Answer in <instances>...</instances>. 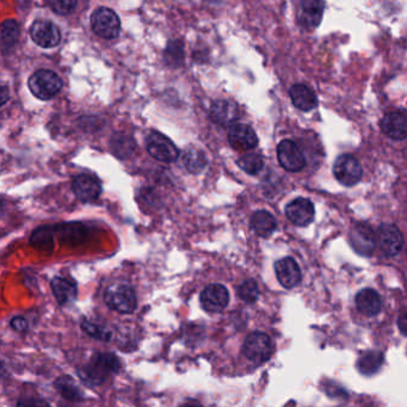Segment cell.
Returning a JSON list of instances; mask_svg holds the SVG:
<instances>
[{
	"mask_svg": "<svg viewBox=\"0 0 407 407\" xmlns=\"http://www.w3.org/2000/svg\"><path fill=\"white\" fill-rule=\"evenodd\" d=\"M30 36L41 48H54L61 41V34L54 23L46 19H39L30 28Z\"/></svg>",
	"mask_w": 407,
	"mask_h": 407,
	"instance_id": "8",
	"label": "cell"
},
{
	"mask_svg": "<svg viewBox=\"0 0 407 407\" xmlns=\"http://www.w3.org/2000/svg\"><path fill=\"white\" fill-rule=\"evenodd\" d=\"M238 295L243 301L253 303L259 298L258 286L253 280L245 281L238 288Z\"/></svg>",
	"mask_w": 407,
	"mask_h": 407,
	"instance_id": "31",
	"label": "cell"
},
{
	"mask_svg": "<svg viewBox=\"0 0 407 407\" xmlns=\"http://www.w3.org/2000/svg\"><path fill=\"white\" fill-rule=\"evenodd\" d=\"M275 273L281 286L287 289L296 287L302 280L301 270L291 257L280 259L275 263Z\"/></svg>",
	"mask_w": 407,
	"mask_h": 407,
	"instance_id": "15",
	"label": "cell"
},
{
	"mask_svg": "<svg viewBox=\"0 0 407 407\" xmlns=\"http://www.w3.org/2000/svg\"><path fill=\"white\" fill-rule=\"evenodd\" d=\"M61 407H73V406H61Z\"/></svg>",
	"mask_w": 407,
	"mask_h": 407,
	"instance_id": "39",
	"label": "cell"
},
{
	"mask_svg": "<svg viewBox=\"0 0 407 407\" xmlns=\"http://www.w3.org/2000/svg\"><path fill=\"white\" fill-rule=\"evenodd\" d=\"M106 305L116 312L131 314L138 306V300L133 288L127 283H116L110 286L104 295Z\"/></svg>",
	"mask_w": 407,
	"mask_h": 407,
	"instance_id": "3",
	"label": "cell"
},
{
	"mask_svg": "<svg viewBox=\"0 0 407 407\" xmlns=\"http://www.w3.org/2000/svg\"><path fill=\"white\" fill-rule=\"evenodd\" d=\"M350 243L362 256H371L376 246V236L371 226L357 223L350 232Z\"/></svg>",
	"mask_w": 407,
	"mask_h": 407,
	"instance_id": "11",
	"label": "cell"
},
{
	"mask_svg": "<svg viewBox=\"0 0 407 407\" xmlns=\"http://www.w3.org/2000/svg\"><path fill=\"white\" fill-rule=\"evenodd\" d=\"M51 289L60 305H67L76 298V286L74 282L65 277H55L51 281Z\"/></svg>",
	"mask_w": 407,
	"mask_h": 407,
	"instance_id": "22",
	"label": "cell"
},
{
	"mask_svg": "<svg viewBox=\"0 0 407 407\" xmlns=\"http://www.w3.org/2000/svg\"><path fill=\"white\" fill-rule=\"evenodd\" d=\"M383 361H385V356L380 351H368L357 362V368L361 374L371 376L380 371Z\"/></svg>",
	"mask_w": 407,
	"mask_h": 407,
	"instance_id": "24",
	"label": "cell"
},
{
	"mask_svg": "<svg viewBox=\"0 0 407 407\" xmlns=\"http://www.w3.org/2000/svg\"><path fill=\"white\" fill-rule=\"evenodd\" d=\"M289 95H291L293 104L301 111H309L318 106V99H316V94L306 85H293L291 91H289Z\"/></svg>",
	"mask_w": 407,
	"mask_h": 407,
	"instance_id": "21",
	"label": "cell"
},
{
	"mask_svg": "<svg viewBox=\"0 0 407 407\" xmlns=\"http://www.w3.org/2000/svg\"><path fill=\"white\" fill-rule=\"evenodd\" d=\"M147 151L154 159L168 164L179 159V149L175 144L158 131H153L147 138Z\"/></svg>",
	"mask_w": 407,
	"mask_h": 407,
	"instance_id": "7",
	"label": "cell"
},
{
	"mask_svg": "<svg viewBox=\"0 0 407 407\" xmlns=\"http://www.w3.org/2000/svg\"><path fill=\"white\" fill-rule=\"evenodd\" d=\"M228 142L233 149L245 152L255 149L258 144V138L248 124H236L229 128Z\"/></svg>",
	"mask_w": 407,
	"mask_h": 407,
	"instance_id": "12",
	"label": "cell"
},
{
	"mask_svg": "<svg viewBox=\"0 0 407 407\" xmlns=\"http://www.w3.org/2000/svg\"><path fill=\"white\" fill-rule=\"evenodd\" d=\"M181 407H202V406H201L200 403H194V401H191V403H184V405H182V406Z\"/></svg>",
	"mask_w": 407,
	"mask_h": 407,
	"instance_id": "37",
	"label": "cell"
},
{
	"mask_svg": "<svg viewBox=\"0 0 407 407\" xmlns=\"http://www.w3.org/2000/svg\"><path fill=\"white\" fill-rule=\"evenodd\" d=\"M55 388L61 394L65 399L73 401V403H78V401H83L84 396L83 392L80 391L79 387L76 385V382L73 381L71 376H60V378L55 381Z\"/></svg>",
	"mask_w": 407,
	"mask_h": 407,
	"instance_id": "25",
	"label": "cell"
},
{
	"mask_svg": "<svg viewBox=\"0 0 407 407\" xmlns=\"http://www.w3.org/2000/svg\"><path fill=\"white\" fill-rule=\"evenodd\" d=\"M243 353L248 361L262 364L269 360L273 353V343L269 336L262 332H253L245 339Z\"/></svg>",
	"mask_w": 407,
	"mask_h": 407,
	"instance_id": "4",
	"label": "cell"
},
{
	"mask_svg": "<svg viewBox=\"0 0 407 407\" xmlns=\"http://www.w3.org/2000/svg\"><path fill=\"white\" fill-rule=\"evenodd\" d=\"M355 301H356L357 309L366 316H378L381 311V298L378 291L371 288H366L358 291Z\"/></svg>",
	"mask_w": 407,
	"mask_h": 407,
	"instance_id": "20",
	"label": "cell"
},
{
	"mask_svg": "<svg viewBox=\"0 0 407 407\" xmlns=\"http://www.w3.org/2000/svg\"><path fill=\"white\" fill-rule=\"evenodd\" d=\"M238 165L248 175H257L264 166V161L262 156H259L257 153H246L238 160Z\"/></svg>",
	"mask_w": 407,
	"mask_h": 407,
	"instance_id": "29",
	"label": "cell"
},
{
	"mask_svg": "<svg viewBox=\"0 0 407 407\" xmlns=\"http://www.w3.org/2000/svg\"><path fill=\"white\" fill-rule=\"evenodd\" d=\"M31 243L37 250L48 251L53 248V233L49 227H40L31 236Z\"/></svg>",
	"mask_w": 407,
	"mask_h": 407,
	"instance_id": "30",
	"label": "cell"
},
{
	"mask_svg": "<svg viewBox=\"0 0 407 407\" xmlns=\"http://www.w3.org/2000/svg\"><path fill=\"white\" fill-rule=\"evenodd\" d=\"M111 149L115 156L121 159H127L135 152L136 145L131 136L124 134L114 135L111 140Z\"/></svg>",
	"mask_w": 407,
	"mask_h": 407,
	"instance_id": "27",
	"label": "cell"
},
{
	"mask_svg": "<svg viewBox=\"0 0 407 407\" xmlns=\"http://www.w3.org/2000/svg\"><path fill=\"white\" fill-rule=\"evenodd\" d=\"M183 163L186 170L193 174H200L207 168L208 160L204 152L195 147H189L183 154Z\"/></svg>",
	"mask_w": 407,
	"mask_h": 407,
	"instance_id": "26",
	"label": "cell"
},
{
	"mask_svg": "<svg viewBox=\"0 0 407 407\" xmlns=\"http://www.w3.org/2000/svg\"><path fill=\"white\" fill-rule=\"evenodd\" d=\"M28 86L35 97L48 101L58 95L62 88V80L56 73L49 69H39L30 76Z\"/></svg>",
	"mask_w": 407,
	"mask_h": 407,
	"instance_id": "2",
	"label": "cell"
},
{
	"mask_svg": "<svg viewBox=\"0 0 407 407\" xmlns=\"http://www.w3.org/2000/svg\"><path fill=\"white\" fill-rule=\"evenodd\" d=\"M48 5L55 14L65 16L69 15L76 9V3L73 0H55V1H49Z\"/></svg>",
	"mask_w": 407,
	"mask_h": 407,
	"instance_id": "33",
	"label": "cell"
},
{
	"mask_svg": "<svg viewBox=\"0 0 407 407\" xmlns=\"http://www.w3.org/2000/svg\"><path fill=\"white\" fill-rule=\"evenodd\" d=\"M209 114H211V120L220 126H229V124L233 126L236 124L234 122L239 119V109L236 103L226 101V99L215 101L211 106Z\"/></svg>",
	"mask_w": 407,
	"mask_h": 407,
	"instance_id": "19",
	"label": "cell"
},
{
	"mask_svg": "<svg viewBox=\"0 0 407 407\" xmlns=\"http://www.w3.org/2000/svg\"><path fill=\"white\" fill-rule=\"evenodd\" d=\"M398 328L403 336H407V312H403L398 319Z\"/></svg>",
	"mask_w": 407,
	"mask_h": 407,
	"instance_id": "36",
	"label": "cell"
},
{
	"mask_svg": "<svg viewBox=\"0 0 407 407\" xmlns=\"http://www.w3.org/2000/svg\"><path fill=\"white\" fill-rule=\"evenodd\" d=\"M92 29L106 40L116 39L120 34L121 21L119 16L108 8H99L91 16Z\"/></svg>",
	"mask_w": 407,
	"mask_h": 407,
	"instance_id": "5",
	"label": "cell"
},
{
	"mask_svg": "<svg viewBox=\"0 0 407 407\" xmlns=\"http://www.w3.org/2000/svg\"><path fill=\"white\" fill-rule=\"evenodd\" d=\"M277 159L284 170L291 172L301 171L306 163L301 149L291 140H283L278 144Z\"/></svg>",
	"mask_w": 407,
	"mask_h": 407,
	"instance_id": "9",
	"label": "cell"
},
{
	"mask_svg": "<svg viewBox=\"0 0 407 407\" xmlns=\"http://www.w3.org/2000/svg\"><path fill=\"white\" fill-rule=\"evenodd\" d=\"M251 227L256 234L263 238H268L276 231V220L269 211H259L252 216Z\"/></svg>",
	"mask_w": 407,
	"mask_h": 407,
	"instance_id": "23",
	"label": "cell"
},
{
	"mask_svg": "<svg viewBox=\"0 0 407 407\" xmlns=\"http://www.w3.org/2000/svg\"><path fill=\"white\" fill-rule=\"evenodd\" d=\"M72 189L74 195L83 202L97 200L102 193V186L99 184V179L90 175L76 176L73 179Z\"/></svg>",
	"mask_w": 407,
	"mask_h": 407,
	"instance_id": "17",
	"label": "cell"
},
{
	"mask_svg": "<svg viewBox=\"0 0 407 407\" xmlns=\"http://www.w3.org/2000/svg\"><path fill=\"white\" fill-rule=\"evenodd\" d=\"M81 328L84 330L89 336H91L94 338L99 339V341H106V342H109L111 339V336L113 333L108 330V328H104V326H101L99 323H94L89 320H84L81 323Z\"/></svg>",
	"mask_w": 407,
	"mask_h": 407,
	"instance_id": "32",
	"label": "cell"
},
{
	"mask_svg": "<svg viewBox=\"0 0 407 407\" xmlns=\"http://www.w3.org/2000/svg\"><path fill=\"white\" fill-rule=\"evenodd\" d=\"M19 37V26L15 19H6L1 24V47L5 51L14 47Z\"/></svg>",
	"mask_w": 407,
	"mask_h": 407,
	"instance_id": "28",
	"label": "cell"
},
{
	"mask_svg": "<svg viewBox=\"0 0 407 407\" xmlns=\"http://www.w3.org/2000/svg\"><path fill=\"white\" fill-rule=\"evenodd\" d=\"M120 369V360L114 353H101L94 356L86 367L80 368L78 375L86 385L99 386L109 375L116 374Z\"/></svg>",
	"mask_w": 407,
	"mask_h": 407,
	"instance_id": "1",
	"label": "cell"
},
{
	"mask_svg": "<svg viewBox=\"0 0 407 407\" xmlns=\"http://www.w3.org/2000/svg\"><path fill=\"white\" fill-rule=\"evenodd\" d=\"M378 243L387 257H396L403 246V236L394 225L380 226L378 231Z\"/></svg>",
	"mask_w": 407,
	"mask_h": 407,
	"instance_id": "10",
	"label": "cell"
},
{
	"mask_svg": "<svg viewBox=\"0 0 407 407\" xmlns=\"http://www.w3.org/2000/svg\"><path fill=\"white\" fill-rule=\"evenodd\" d=\"M1 92H3V102H1V104H4V103L6 102V99H8V95H6V88H5V86L1 88Z\"/></svg>",
	"mask_w": 407,
	"mask_h": 407,
	"instance_id": "38",
	"label": "cell"
},
{
	"mask_svg": "<svg viewBox=\"0 0 407 407\" xmlns=\"http://www.w3.org/2000/svg\"><path fill=\"white\" fill-rule=\"evenodd\" d=\"M17 407H51L47 401L37 398H22L19 400Z\"/></svg>",
	"mask_w": 407,
	"mask_h": 407,
	"instance_id": "34",
	"label": "cell"
},
{
	"mask_svg": "<svg viewBox=\"0 0 407 407\" xmlns=\"http://www.w3.org/2000/svg\"><path fill=\"white\" fill-rule=\"evenodd\" d=\"M381 129L388 138L401 141L407 138V115L403 111H392L381 120Z\"/></svg>",
	"mask_w": 407,
	"mask_h": 407,
	"instance_id": "18",
	"label": "cell"
},
{
	"mask_svg": "<svg viewBox=\"0 0 407 407\" xmlns=\"http://www.w3.org/2000/svg\"><path fill=\"white\" fill-rule=\"evenodd\" d=\"M229 301L228 291L222 284H211L201 293V303L209 313L221 312Z\"/></svg>",
	"mask_w": 407,
	"mask_h": 407,
	"instance_id": "13",
	"label": "cell"
},
{
	"mask_svg": "<svg viewBox=\"0 0 407 407\" xmlns=\"http://www.w3.org/2000/svg\"><path fill=\"white\" fill-rule=\"evenodd\" d=\"M11 326L15 328L16 331H26L29 325H28V321L22 316H15L11 320Z\"/></svg>",
	"mask_w": 407,
	"mask_h": 407,
	"instance_id": "35",
	"label": "cell"
},
{
	"mask_svg": "<svg viewBox=\"0 0 407 407\" xmlns=\"http://www.w3.org/2000/svg\"><path fill=\"white\" fill-rule=\"evenodd\" d=\"M325 4L320 0H303L300 4L298 19L300 26L307 30H312L319 26L323 19Z\"/></svg>",
	"mask_w": 407,
	"mask_h": 407,
	"instance_id": "16",
	"label": "cell"
},
{
	"mask_svg": "<svg viewBox=\"0 0 407 407\" xmlns=\"http://www.w3.org/2000/svg\"><path fill=\"white\" fill-rule=\"evenodd\" d=\"M286 215L291 223L298 227H305L314 220L316 211L311 201L300 197L288 204L286 208Z\"/></svg>",
	"mask_w": 407,
	"mask_h": 407,
	"instance_id": "14",
	"label": "cell"
},
{
	"mask_svg": "<svg viewBox=\"0 0 407 407\" xmlns=\"http://www.w3.org/2000/svg\"><path fill=\"white\" fill-rule=\"evenodd\" d=\"M333 175L343 186H353L362 179V166L355 156L343 154L336 160Z\"/></svg>",
	"mask_w": 407,
	"mask_h": 407,
	"instance_id": "6",
	"label": "cell"
}]
</instances>
